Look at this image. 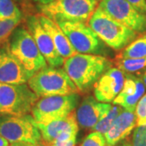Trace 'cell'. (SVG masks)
I'll list each match as a JSON object with an SVG mask.
<instances>
[{"label": "cell", "mask_w": 146, "mask_h": 146, "mask_svg": "<svg viewBox=\"0 0 146 146\" xmlns=\"http://www.w3.org/2000/svg\"><path fill=\"white\" fill-rule=\"evenodd\" d=\"M112 63L102 55L76 53L64 59L63 68L79 92L86 93L108 69Z\"/></svg>", "instance_id": "1"}, {"label": "cell", "mask_w": 146, "mask_h": 146, "mask_svg": "<svg viewBox=\"0 0 146 146\" xmlns=\"http://www.w3.org/2000/svg\"><path fill=\"white\" fill-rule=\"evenodd\" d=\"M89 25L108 47L119 50L134 41L137 33L114 20L98 7L88 21Z\"/></svg>", "instance_id": "2"}, {"label": "cell", "mask_w": 146, "mask_h": 146, "mask_svg": "<svg viewBox=\"0 0 146 146\" xmlns=\"http://www.w3.org/2000/svg\"><path fill=\"white\" fill-rule=\"evenodd\" d=\"M28 85L38 98L71 95L79 92L64 69L51 66L34 73L29 80Z\"/></svg>", "instance_id": "3"}, {"label": "cell", "mask_w": 146, "mask_h": 146, "mask_svg": "<svg viewBox=\"0 0 146 146\" xmlns=\"http://www.w3.org/2000/svg\"><path fill=\"white\" fill-rule=\"evenodd\" d=\"M0 136L10 144L24 143L42 145V138L32 115H0Z\"/></svg>", "instance_id": "4"}, {"label": "cell", "mask_w": 146, "mask_h": 146, "mask_svg": "<svg viewBox=\"0 0 146 146\" xmlns=\"http://www.w3.org/2000/svg\"><path fill=\"white\" fill-rule=\"evenodd\" d=\"M99 0H56L46 5H38L41 14L58 21L86 22L97 9Z\"/></svg>", "instance_id": "5"}, {"label": "cell", "mask_w": 146, "mask_h": 146, "mask_svg": "<svg viewBox=\"0 0 146 146\" xmlns=\"http://www.w3.org/2000/svg\"><path fill=\"white\" fill-rule=\"evenodd\" d=\"M38 98L26 84L0 83V115H29Z\"/></svg>", "instance_id": "6"}, {"label": "cell", "mask_w": 146, "mask_h": 146, "mask_svg": "<svg viewBox=\"0 0 146 146\" xmlns=\"http://www.w3.org/2000/svg\"><path fill=\"white\" fill-rule=\"evenodd\" d=\"M11 52L33 74L47 67V62L38 50L29 29L21 26L12 33L9 42Z\"/></svg>", "instance_id": "7"}, {"label": "cell", "mask_w": 146, "mask_h": 146, "mask_svg": "<svg viewBox=\"0 0 146 146\" xmlns=\"http://www.w3.org/2000/svg\"><path fill=\"white\" fill-rule=\"evenodd\" d=\"M56 23L68 36L77 53L97 55L108 54L107 46L88 25L79 21H63Z\"/></svg>", "instance_id": "8"}, {"label": "cell", "mask_w": 146, "mask_h": 146, "mask_svg": "<svg viewBox=\"0 0 146 146\" xmlns=\"http://www.w3.org/2000/svg\"><path fill=\"white\" fill-rule=\"evenodd\" d=\"M79 95H58L38 100L32 110V116L37 123H48L68 117L78 104Z\"/></svg>", "instance_id": "9"}, {"label": "cell", "mask_w": 146, "mask_h": 146, "mask_svg": "<svg viewBox=\"0 0 146 146\" xmlns=\"http://www.w3.org/2000/svg\"><path fill=\"white\" fill-rule=\"evenodd\" d=\"M98 7L133 31L140 33L146 32V15L139 12L127 0H100Z\"/></svg>", "instance_id": "10"}, {"label": "cell", "mask_w": 146, "mask_h": 146, "mask_svg": "<svg viewBox=\"0 0 146 146\" xmlns=\"http://www.w3.org/2000/svg\"><path fill=\"white\" fill-rule=\"evenodd\" d=\"M33 75L11 52L9 43L3 44L0 47V83L26 84Z\"/></svg>", "instance_id": "11"}, {"label": "cell", "mask_w": 146, "mask_h": 146, "mask_svg": "<svg viewBox=\"0 0 146 146\" xmlns=\"http://www.w3.org/2000/svg\"><path fill=\"white\" fill-rule=\"evenodd\" d=\"M27 29L30 32L38 50L46 60L47 63L54 68H59L63 65L64 58L57 51L51 37L42 27L38 16L28 17Z\"/></svg>", "instance_id": "12"}, {"label": "cell", "mask_w": 146, "mask_h": 146, "mask_svg": "<svg viewBox=\"0 0 146 146\" xmlns=\"http://www.w3.org/2000/svg\"><path fill=\"white\" fill-rule=\"evenodd\" d=\"M125 73L118 68H110L94 86V98L101 102H112L123 87Z\"/></svg>", "instance_id": "13"}, {"label": "cell", "mask_w": 146, "mask_h": 146, "mask_svg": "<svg viewBox=\"0 0 146 146\" xmlns=\"http://www.w3.org/2000/svg\"><path fill=\"white\" fill-rule=\"evenodd\" d=\"M110 106V103L101 102L93 96H88L82 101L76 112L79 127L86 130H93Z\"/></svg>", "instance_id": "14"}, {"label": "cell", "mask_w": 146, "mask_h": 146, "mask_svg": "<svg viewBox=\"0 0 146 146\" xmlns=\"http://www.w3.org/2000/svg\"><path fill=\"white\" fill-rule=\"evenodd\" d=\"M145 86L140 77L125 73L123 87L112 102L126 110L134 112L138 102L145 95Z\"/></svg>", "instance_id": "15"}, {"label": "cell", "mask_w": 146, "mask_h": 146, "mask_svg": "<svg viewBox=\"0 0 146 146\" xmlns=\"http://www.w3.org/2000/svg\"><path fill=\"white\" fill-rule=\"evenodd\" d=\"M136 125V114L123 110L104 134L107 146H116L124 141L134 130Z\"/></svg>", "instance_id": "16"}, {"label": "cell", "mask_w": 146, "mask_h": 146, "mask_svg": "<svg viewBox=\"0 0 146 146\" xmlns=\"http://www.w3.org/2000/svg\"><path fill=\"white\" fill-rule=\"evenodd\" d=\"M41 131L42 145L54 141L58 136L66 131H78L79 125L76 113H71L68 117L61 119L54 120L48 123H37Z\"/></svg>", "instance_id": "17"}, {"label": "cell", "mask_w": 146, "mask_h": 146, "mask_svg": "<svg viewBox=\"0 0 146 146\" xmlns=\"http://www.w3.org/2000/svg\"><path fill=\"white\" fill-rule=\"evenodd\" d=\"M38 18L42 27L51 37L57 51L64 59L71 57L77 53L73 48L68 36H66V34L63 33L61 28L58 26V25L55 21L42 14L38 16Z\"/></svg>", "instance_id": "18"}, {"label": "cell", "mask_w": 146, "mask_h": 146, "mask_svg": "<svg viewBox=\"0 0 146 146\" xmlns=\"http://www.w3.org/2000/svg\"><path fill=\"white\" fill-rule=\"evenodd\" d=\"M146 56V35L129 43L120 53V58H138Z\"/></svg>", "instance_id": "19"}, {"label": "cell", "mask_w": 146, "mask_h": 146, "mask_svg": "<svg viewBox=\"0 0 146 146\" xmlns=\"http://www.w3.org/2000/svg\"><path fill=\"white\" fill-rule=\"evenodd\" d=\"M124 109L123 107H121L120 106H118V105L111 106L109 110L102 117V119L98 122V123L94 126L93 130L98 131L104 135L107 131V130L109 129L111 124L113 123L115 119L119 115L120 113Z\"/></svg>", "instance_id": "20"}, {"label": "cell", "mask_w": 146, "mask_h": 146, "mask_svg": "<svg viewBox=\"0 0 146 146\" xmlns=\"http://www.w3.org/2000/svg\"><path fill=\"white\" fill-rule=\"evenodd\" d=\"M117 68L124 73L132 74L146 69V56L138 58H120L116 61Z\"/></svg>", "instance_id": "21"}, {"label": "cell", "mask_w": 146, "mask_h": 146, "mask_svg": "<svg viewBox=\"0 0 146 146\" xmlns=\"http://www.w3.org/2000/svg\"><path fill=\"white\" fill-rule=\"evenodd\" d=\"M17 18H22V13L14 0H0V20Z\"/></svg>", "instance_id": "22"}, {"label": "cell", "mask_w": 146, "mask_h": 146, "mask_svg": "<svg viewBox=\"0 0 146 146\" xmlns=\"http://www.w3.org/2000/svg\"><path fill=\"white\" fill-rule=\"evenodd\" d=\"M22 18L17 19H7L0 20V44L7 42V38L12 34V33L21 23Z\"/></svg>", "instance_id": "23"}, {"label": "cell", "mask_w": 146, "mask_h": 146, "mask_svg": "<svg viewBox=\"0 0 146 146\" xmlns=\"http://www.w3.org/2000/svg\"><path fill=\"white\" fill-rule=\"evenodd\" d=\"M78 131H66L58 136L51 143L44 144V146H75Z\"/></svg>", "instance_id": "24"}, {"label": "cell", "mask_w": 146, "mask_h": 146, "mask_svg": "<svg viewBox=\"0 0 146 146\" xmlns=\"http://www.w3.org/2000/svg\"><path fill=\"white\" fill-rule=\"evenodd\" d=\"M80 146H107L103 134L94 131L84 139Z\"/></svg>", "instance_id": "25"}, {"label": "cell", "mask_w": 146, "mask_h": 146, "mask_svg": "<svg viewBox=\"0 0 146 146\" xmlns=\"http://www.w3.org/2000/svg\"><path fill=\"white\" fill-rule=\"evenodd\" d=\"M129 142L131 146H146V124L134 128Z\"/></svg>", "instance_id": "26"}, {"label": "cell", "mask_w": 146, "mask_h": 146, "mask_svg": "<svg viewBox=\"0 0 146 146\" xmlns=\"http://www.w3.org/2000/svg\"><path fill=\"white\" fill-rule=\"evenodd\" d=\"M136 125L146 124V94H145L136 105Z\"/></svg>", "instance_id": "27"}, {"label": "cell", "mask_w": 146, "mask_h": 146, "mask_svg": "<svg viewBox=\"0 0 146 146\" xmlns=\"http://www.w3.org/2000/svg\"><path fill=\"white\" fill-rule=\"evenodd\" d=\"M139 12L146 15V0H127Z\"/></svg>", "instance_id": "28"}, {"label": "cell", "mask_w": 146, "mask_h": 146, "mask_svg": "<svg viewBox=\"0 0 146 146\" xmlns=\"http://www.w3.org/2000/svg\"><path fill=\"white\" fill-rule=\"evenodd\" d=\"M36 3H38V5H46V4H49L50 3H53L56 0H34Z\"/></svg>", "instance_id": "29"}, {"label": "cell", "mask_w": 146, "mask_h": 146, "mask_svg": "<svg viewBox=\"0 0 146 146\" xmlns=\"http://www.w3.org/2000/svg\"><path fill=\"white\" fill-rule=\"evenodd\" d=\"M10 145L9 141H7L4 137L0 136V146H8Z\"/></svg>", "instance_id": "30"}, {"label": "cell", "mask_w": 146, "mask_h": 146, "mask_svg": "<svg viewBox=\"0 0 146 146\" xmlns=\"http://www.w3.org/2000/svg\"><path fill=\"white\" fill-rule=\"evenodd\" d=\"M8 146H42V145H33V144H24V143H14V144H11Z\"/></svg>", "instance_id": "31"}, {"label": "cell", "mask_w": 146, "mask_h": 146, "mask_svg": "<svg viewBox=\"0 0 146 146\" xmlns=\"http://www.w3.org/2000/svg\"><path fill=\"white\" fill-rule=\"evenodd\" d=\"M140 78L141 79L142 82L144 83V84H145V88H146V69L144 71V72H143L141 73Z\"/></svg>", "instance_id": "32"}, {"label": "cell", "mask_w": 146, "mask_h": 146, "mask_svg": "<svg viewBox=\"0 0 146 146\" xmlns=\"http://www.w3.org/2000/svg\"><path fill=\"white\" fill-rule=\"evenodd\" d=\"M119 146H131L130 142H129L128 141H124V142H123V144H121V145H119Z\"/></svg>", "instance_id": "33"}, {"label": "cell", "mask_w": 146, "mask_h": 146, "mask_svg": "<svg viewBox=\"0 0 146 146\" xmlns=\"http://www.w3.org/2000/svg\"><path fill=\"white\" fill-rule=\"evenodd\" d=\"M16 2H25V1H26V0H15Z\"/></svg>", "instance_id": "34"}, {"label": "cell", "mask_w": 146, "mask_h": 146, "mask_svg": "<svg viewBox=\"0 0 146 146\" xmlns=\"http://www.w3.org/2000/svg\"><path fill=\"white\" fill-rule=\"evenodd\" d=\"M99 1H100V0H99Z\"/></svg>", "instance_id": "35"}]
</instances>
